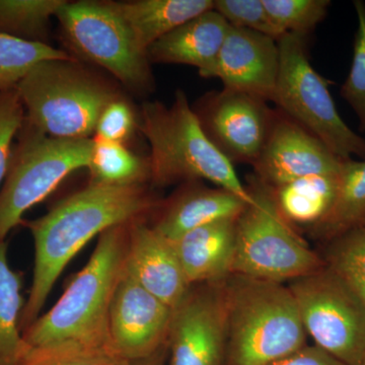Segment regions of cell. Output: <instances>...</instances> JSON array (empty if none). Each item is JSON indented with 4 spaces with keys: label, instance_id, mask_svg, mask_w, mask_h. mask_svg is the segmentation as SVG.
<instances>
[{
    "label": "cell",
    "instance_id": "cell-33",
    "mask_svg": "<svg viewBox=\"0 0 365 365\" xmlns=\"http://www.w3.org/2000/svg\"><path fill=\"white\" fill-rule=\"evenodd\" d=\"M135 128V119L131 108L124 101L115 98L98 119L96 137L123 143Z\"/></svg>",
    "mask_w": 365,
    "mask_h": 365
},
{
    "label": "cell",
    "instance_id": "cell-12",
    "mask_svg": "<svg viewBox=\"0 0 365 365\" xmlns=\"http://www.w3.org/2000/svg\"><path fill=\"white\" fill-rule=\"evenodd\" d=\"M196 114L205 133L228 160L252 165L265 145L276 116L266 101L225 88L208 95Z\"/></svg>",
    "mask_w": 365,
    "mask_h": 365
},
{
    "label": "cell",
    "instance_id": "cell-8",
    "mask_svg": "<svg viewBox=\"0 0 365 365\" xmlns=\"http://www.w3.org/2000/svg\"><path fill=\"white\" fill-rule=\"evenodd\" d=\"M307 38L302 34L287 33L277 40L279 72L272 102L341 160H365V139L338 113L328 81L307 58Z\"/></svg>",
    "mask_w": 365,
    "mask_h": 365
},
{
    "label": "cell",
    "instance_id": "cell-1",
    "mask_svg": "<svg viewBox=\"0 0 365 365\" xmlns=\"http://www.w3.org/2000/svg\"><path fill=\"white\" fill-rule=\"evenodd\" d=\"M153 205L143 185L91 182L28 223L35 242L32 287L21 317L23 332L40 317L55 282L88 242L109 228L129 225Z\"/></svg>",
    "mask_w": 365,
    "mask_h": 365
},
{
    "label": "cell",
    "instance_id": "cell-2",
    "mask_svg": "<svg viewBox=\"0 0 365 365\" xmlns=\"http://www.w3.org/2000/svg\"><path fill=\"white\" fill-rule=\"evenodd\" d=\"M127 241L126 225L100 235L90 261L72 277L58 302L23 331L29 347L73 343L112 349L109 312L124 272Z\"/></svg>",
    "mask_w": 365,
    "mask_h": 365
},
{
    "label": "cell",
    "instance_id": "cell-31",
    "mask_svg": "<svg viewBox=\"0 0 365 365\" xmlns=\"http://www.w3.org/2000/svg\"><path fill=\"white\" fill-rule=\"evenodd\" d=\"M213 9L235 28L247 29L276 40L283 35L269 16L263 0H215Z\"/></svg>",
    "mask_w": 365,
    "mask_h": 365
},
{
    "label": "cell",
    "instance_id": "cell-13",
    "mask_svg": "<svg viewBox=\"0 0 365 365\" xmlns=\"http://www.w3.org/2000/svg\"><path fill=\"white\" fill-rule=\"evenodd\" d=\"M174 309L122 274L109 312L112 349L130 362L148 359L167 344Z\"/></svg>",
    "mask_w": 365,
    "mask_h": 365
},
{
    "label": "cell",
    "instance_id": "cell-34",
    "mask_svg": "<svg viewBox=\"0 0 365 365\" xmlns=\"http://www.w3.org/2000/svg\"><path fill=\"white\" fill-rule=\"evenodd\" d=\"M271 365H347L317 345H306Z\"/></svg>",
    "mask_w": 365,
    "mask_h": 365
},
{
    "label": "cell",
    "instance_id": "cell-10",
    "mask_svg": "<svg viewBox=\"0 0 365 365\" xmlns=\"http://www.w3.org/2000/svg\"><path fill=\"white\" fill-rule=\"evenodd\" d=\"M79 56L103 67L131 90L153 88L148 54L139 48L113 2H68L56 14Z\"/></svg>",
    "mask_w": 365,
    "mask_h": 365
},
{
    "label": "cell",
    "instance_id": "cell-28",
    "mask_svg": "<svg viewBox=\"0 0 365 365\" xmlns=\"http://www.w3.org/2000/svg\"><path fill=\"white\" fill-rule=\"evenodd\" d=\"M16 365H133L109 347L81 344H59L29 347Z\"/></svg>",
    "mask_w": 365,
    "mask_h": 365
},
{
    "label": "cell",
    "instance_id": "cell-16",
    "mask_svg": "<svg viewBox=\"0 0 365 365\" xmlns=\"http://www.w3.org/2000/svg\"><path fill=\"white\" fill-rule=\"evenodd\" d=\"M124 272L173 309L192 287L173 242L143 223H134L128 230Z\"/></svg>",
    "mask_w": 365,
    "mask_h": 365
},
{
    "label": "cell",
    "instance_id": "cell-14",
    "mask_svg": "<svg viewBox=\"0 0 365 365\" xmlns=\"http://www.w3.org/2000/svg\"><path fill=\"white\" fill-rule=\"evenodd\" d=\"M343 160L287 115L276 114L254 175L276 188L295 180L319 175H338Z\"/></svg>",
    "mask_w": 365,
    "mask_h": 365
},
{
    "label": "cell",
    "instance_id": "cell-21",
    "mask_svg": "<svg viewBox=\"0 0 365 365\" xmlns=\"http://www.w3.org/2000/svg\"><path fill=\"white\" fill-rule=\"evenodd\" d=\"M338 175H319L295 180L271 189L281 216L292 227L321 225L332 210L337 196Z\"/></svg>",
    "mask_w": 365,
    "mask_h": 365
},
{
    "label": "cell",
    "instance_id": "cell-20",
    "mask_svg": "<svg viewBox=\"0 0 365 365\" xmlns=\"http://www.w3.org/2000/svg\"><path fill=\"white\" fill-rule=\"evenodd\" d=\"M143 51L199 14L213 9V0H139L113 2Z\"/></svg>",
    "mask_w": 365,
    "mask_h": 365
},
{
    "label": "cell",
    "instance_id": "cell-18",
    "mask_svg": "<svg viewBox=\"0 0 365 365\" xmlns=\"http://www.w3.org/2000/svg\"><path fill=\"white\" fill-rule=\"evenodd\" d=\"M237 220L208 223L172 241L190 285L222 282L232 275Z\"/></svg>",
    "mask_w": 365,
    "mask_h": 365
},
{
    "label": "cell",
    "instance_id": "cell-11",
    "mask_svg": "<svg viewBox=\"0 0 365 365\" xmlns=\"http://www.w3.org/2000/svg\"><path fill=\"white\" fill-rule=\"evenodd\" d=\"M168 348L170 365H225L223 281L190 287L174 309Z\"/></svg>",
    "mask_w": 365,
    "mask_h": 365
},
{
    "label": "cell",
    "instance_id": "cell-15",
    "mask_svg": "<svg viewBox=\"0 0 365 365\" xmlns=\"http://www.w3.org/2000/svg\"><path fill=\"white\" fill-rule=\"evenodd\" d=\"M279 62L277 40L230 26L208 78L220 79L225 90L241 91L272 102Z\"/></svg>",
    "mask_w": 365,
    "mask_h": 365
},
{
    "label": "cell",
    "instance_id": "cell-27",
    "mask_svg": "<svg viewBox=\"0 0 365 365\" xmlns=\"http://www.w3.org/2000/svg\"><path fill=\"white\" fill-rule=\"evenodd\" d=\"M327 242L322 255L325 265L365 304V227L348 230Z\"/></svg>",
    "mask_w": 365,
    "mask_h": 365
},
{
    "label": "cell",
    "instance_id": "cell-17",
    "mask_svg": "<svg viewBox=\"0 0 365 365\" xmlns=\"http://www.w3.org/2000/svg\"><path fill=\"white\" fill-rule=\"evenodd\" d=\"M230 25L215 9L192 19L148 48L150 61L197 67L208 78Z\"/></svg>",
    "mask_w": 365,
    "mask_h": 365
},
{
    "label": "cell",
    "instance_id": "cell-30",
    "mask_svg": "<svg viewBox=\"0 0 365 365\" xmlns=\"http://www.w3.org/2000/svg\"><path fill=\"white\" fill-rule=\"evenodd\" d=\"M357 18L356 33L353 45L351 67L341 86L340 95L352 108L359 122V129L365 131V2H353Z\"/></svg>",
    "mask_w": 365,
    "mask_h": 365
},
{
    "label": "cell",
    "instance_id": "cell-24",
    "mask_svg": "<svg viewBox=\"0 0 365 365\" xmlns=\"http://www.w3.org/2000/svg\"><path fill=\"white\" fill-rule=\"evenodd\" d=\"M91 182L110 186L143 185L150 178V160L137 157L123 143L93 138L90 165Z\"/></svg>",
    "mask_w": 365,
    "mask_h": 365
},
{
    "label": "cell",
    "instance_id": "cell-26",
    "mask_svg": "<svg viewBox=\"0 0 365 365\" xmlns=\"http://www.w3.org/2000/svg\"><path fill=\"white\" fill-rule=\"evenodd\" d=\"M71 60V55L41 42L0 34V93L14 90L34 67L46 60Z\"/></svg>",
    "mask_w": 365,
    "mask_h": 365
},
{
    "label": "cell",
    "instance_id": "cell-32",
    "mask_svg": "<svg viewBox=\"0 0 365 365\" xmlns=\"http://www.w3.org/2000/svg\"><path fill=\"white\" fill-rule=\"evenodd\" d=\"M25 121V109L14 90L0 93V186L4 184L14 140Z\"/></svg>",
    "mask_w": 365,
    "mask_h": 365
},
{
    "label": "cell",
    "instance_id": "cell-5",
    "mask_svg": "<svg viewBox=\"0 0 365 365\" xmlns=\"http://www.w3.org/2000/svg\"><path fill=\"white\" fill-rule=\"evenodd\" d=\"M25 122L45 135L91 138L114 91L93 78L76 60H46L16 86Z\"/></svg>",
    "mask_w": 365,
    "mask_h": 365
},
{
    "label": "cell",
    "instance_id": "cell-29",
    "mask_svg": "<svg viewBox=\"0 0 365 365\" xmlns=\"http://www.w3.org/2000/svg\"><path fill=\"white\" fill-rule=\"evenodd\" d=\"M264 6L278 30L309 36L326 18L329 0H263Z\"/></svg>",
    "mask_w": 365,
    "mask_h": 365
},
{
    "label": "cell",
    "instance_id": "cell-23",
    "mask_svg": "<svg viewBox=\"0 0 365 365\" xmlns=\"http://www.w3.org/2000/svg\"><path fill=\"white\" fill-rule=\"evenodd\" d=\"M23 279L9 266L7 244L0 242V365H16L25 355L21 317L26 300L21 294Z\"/></svg>",
    "mask_w": 365,
    "mask_h": 365
},
{
    "label": "cell",
    "instance_id": "cell-9",
    "mask_svg": "<svg viewBox=\"0 0 365 365\" xmlns=\"http://www.w3.org/2000/svg\"><path fill=\"white\" fill-rule=\"evenodd\" d=\"M314 345L347 365L365 355V304L327 266L287 283Z\"/></svg>",
    "mask_w": 365,
    "mask_h": 365
},
{
    "label": "cell",
    "instance_id": "cell-35",
    "mask_svg": "<svg viewBox=\"0 0 365 365\" xmlns=\"http://www.w3.org/2000/svg\"><path fill=\"white\" fill-rule=\"evenodd\" d=\"M168 357H169V348L167 342V344L163 345L155 354L148 359L133 362V365H165Z\"/></svg>",
    "mask_w": 365,
    "mask_h": 365
},
{
    "label": "cell",
    "instance_id": "cell-19",
    "mask_svg": "<svg viewBox=\"0 0 365 365\" xmlns=\"http://www.w3.org/2000/svg\"><path fill=\"white\" fill-rule=\"evenodd\" d=\"M248 205L227 190L192 186L170 202L153 227L170 241H175L208 223L239 217Z\"/></svg>",
    "mask_w": 365,
    "mask_h": 365
},
{
    "label": "cell",
    "instance_id": "cell-22",
    "mask_svg": "<svg viewBox=\"0 0 365 365\" xmlns=\"http://www.w3.org/2000/svg\"><path fill=\"white\" fill-rule=\"evenodd\" d=\"M359 227H365V160L349 158L343 160L332 210L311 232L328 242Z\"/></svg>",
    "mask_w": 365,
    "mask_h": 365
},
{
    "label": "cell",
    "instance_id": "cell-6",
    "mask_svg": "<svg viewBox=\"0 0 365 365\" xmlns=\"http://www.w3.org/2000/svg\"><path fill=\"white\" fill-rule=\"evenodd\" d=\"M248 189L254 202L237 217L232 274L287 284L325 266L281 216L272 192L255 175Z\"/></svg>",
    "mask_w": 365,
    "mask_h": 365
},
{
    "label": "cell",
    "instance_id": "cell-4",
    "mask_svg": "<svg viewBox=\"0 0 365 365\" xmlns=\"http://www.w3.org/2000/svg\"><path fill=\"white\" fill-rule=\"evenodd\" d=\"M139 128L150 144L153 184L163 187L206 180L253 204V195L240 180L234 163L205 133L184 91H176L170 107L160 102L143 104Z\"/></svg>",
    "mask_w": 365,
    "mask_h": 365
},
{
    "label": "cell",
    "instance_id": "cell-7",
    "mask_svg": "<svg viewBox=\"0 0 365 365\" xmlns=\"http://www.w3.org/2000/svg\"><path fill=\"white\" fill-rule=\"evenodd\" d=\"M0 188V242L71 173L88 169L93 139L45 135L24 121Z\"/></svg>",
    "mask_w": 365,
    "mask_h": 365
},
{
    "label": "cell",
    "instance_id": "cell-3",
    "mask_svg": "<svg viewBox=\"0 0 365 365\" xmlns=\"http://www.w3.org/2000/svg\"><path fill=\"white\" fill-rule=\"evenodd\" d=\"M223 294L225 365H271L307 345L287 284L232 274L223 281Z\"/></svg>",
    "mask_w": 365,
    "mask_h": 365
},
{
    "label": "cell",
    "instance_id": "cell-36",
    "mask_svg": "<svg viewBox=\"0 0 365 365\" xmlns=\"http://www.w3.org/2000/svg\"><path fill=\"white\" fill-rule=\"evenodd\" d=\"M361 365H365V355H364V360H362Z\"/></svg>",
    "mask_w": 365,
    "mask_h": 365
},
{
    "label": "cell",
    "instance_id": "cell-25",
    "mask_svg": "<svg viewBox=\"0 0 365 365\" xmlns=\"http://www.w3.org/2000/svg\"><path fill=\"white\" fill-rule=\"evenodd\" d=\"M66 0H0V34L45 43L50 21Z\"/></svg>",
    "mask_w": 365,
    "mask_h": 365
}]
</instances>
